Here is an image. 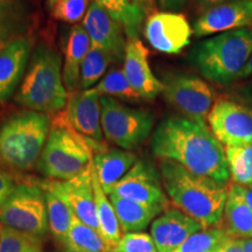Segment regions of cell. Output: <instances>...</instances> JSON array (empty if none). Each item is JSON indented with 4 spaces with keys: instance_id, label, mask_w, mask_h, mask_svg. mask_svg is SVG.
I'll return each instance as SVG.
<instances>
[{
    "instance_id": "cell-5",
    "label": "cell",
    "mask_w": 252,
    "mask_h": 252,
    "mask_svg": "<svg viewBox=\"0 0 252 252\" xmlns=\"http://www.w3.org/2000/svg\"><path fill=\"white\" fill-rule=\"evenodd\" d=\"M48 115L23 111L0 125V165L15 172L32 171L37 165L48 138Z\"/></svg>"
},
{
    "instance_id": "cell-20",
    "label": "cell",
    "mask_w": 252,
    "mask_h": 252,
    "mask_svg": "<svg viewBox=\"0 0 252 252\" xmlns=\"http://www.w3.org/2000/svg\"><path fill=\"white\" fill-rule=\"evenodd\" d=\"M109 198L115 208L122 234L143 232L160 214L167 209L162 206L140 203L116 195H109Z\"/></svg>"
},
{
    "instance_id": "cell-28",
    "label": "cell",
    "mask_w": 252,
    "mask_h": 252,
    "mask_svg": "<svg viewBox=\"0 0 252 252\" xmlns=\"http://www.w3.org/2000/svg\"><path fill=\"white\" fill-rule=\"evenodd\" d=\"M46 194L47 210H48L49 232L55 238V241L61 245H64L65 238L70 229L74 213L64 201L61 200L53 191L43 188Z\"/></svg>"
},
{
    "instance_id": "cell-44",
    "label": "cell",
    "mask_w": 252,
    "mask_h": 252,
    "mask_svg": "<svg viewBox=\"0 0 252 252\" xmlns=\"http://www.w3.org/2000/svg\"><path fill=\"white\" fill-rule=\"evenodd\" d=\"M59 1H61V0H47L46 1V5H47V8L50 9L52 11V8L54 7V6L58 4Z\"/></svg>"
},
{
    "instance_id": "cell-10",
    "label": "cell",
    "mask_w": 252,
    "mask_h": 252,
    "mask_svg": "<svg viewBox=\"0 0 252 252\" xmlns=\"http://www.w3.org/2000/svg\"><path fill=\"white\" fill-rule=\"evenodd\" d=\"M60 113L72 130L89 141L94 154L108 150L100 122V96L94 89L69 94L67 106Z\"/></svg>"
},
{
    "instance_id": "cell-13",
    "label": "cell",
    "mask_w": 252,
    "mask_h": 252,
    "mask_svg": "<svg viewBox=\"0 0 252 252\" xmlns=\"http://www.w3.org/2000/svg\"><path fill=\"white\" fill-rule=\"evenodd\" d=\"M193 30L184 14L171 11L154 12L145 23L144 34L149 43L163 54H179L190 43Z\"/></svg>"
},
{
    "instance_id": "cell-8",
    "label": "cell",
    "mask_w": 252,
    "mask_h": 252,
    "mask_svg": "<svg viewBox=\"0 0 252 252\" xmlns=\"http://www.w3.org/2000/svg\"><path fill=\"white\" fill-rule=\"evenodd\" d=\"M100 122L104 138L122 150L132 151L150 137L154 116L150 111L128 108L113 97H100Z\"/></svg>"
},
{
    "instance_id": "cell-34",
    "label": "cell",
    "mask_w": 252,
    "mask_h": 252,
    "mask_svg": "<svg viewBox=\"0 0 252 252\" xmlns=\"http://www.w3.org/2000/svg\"><path fill=\"white\" fill-rule=\"evenodd\" d=\"M90 0H61L52 8V17L67 24H77L86 17Z\"/></svg>"
},
{
    "instance_id": "cell-18",
    "label": "cell",
    "mask_w": 252,
    "mask_h": 252,
    "mask_svg": "<svg viewBox=\"0 0 252 252\" xmlns=\"http://www.w3.org/2000/svg\"><path fill=\"white\" fill-rule=\"evenodd\" d=\"M203 226L178 208H167L151 223V236L158 252H173Z\"/></svg>"
},
{
    "instance_id": "cell-2",
    "label": "cell",
    "mask_w": 252,
    "mask_h": 252,
    "mask_svg": "<svg viewBox=\"0 0 252 252\" xmlns=\"http://www.w3.org/2000/svg\"><path fill=\"white\" fill-rule=\"evenodd\" d=\"M166 195L175 208L196 220L203 229L222 225L228 182L194 174L172 160H159Z\"/></svg>"
},
{
    "instance_id": "cell-26",
    "label": "cell",
    "mask_w": 252,
    "mask_h": 252,
    "mask_svg": "<svg viewBox=\"0 0 252 252\" xmlns=\"http://www.w3.org/2000/svg\"><path fill=\"white\" fill-rule=\"evenodd\" d=\"M124 28L127 39L138 37L146 13L138 0H94Z\"/></svg>"
},
{
    "instance_id": "cell-31",
    "label": "cell",
    "mask_w": 252,
    "mask_h": 252,
    "mask_svg": "<svg viewBox=\"0 0 252 252\" xmlns=\"http://www.w3.org/2000/svg\"><path fill=\"white\" fill-rule=\"evenodd\" d=\"M230 236L222 226L203 229L191 235L173 252H212L219 249Z\"/></svg>"
},
{
    "instance_id": "cell-22",
    "label": "cell",
    "mask_w": 252,
    "mask_h": 252,
    "mask_svg": "<svg viewBox=\"0 0 252 252\" xmlns=\"http://www.w3.org/2000/svg\"><path fill=\"white\" fill-rule=\"evenodd\" d=\"M90 48L91 41L84 27L82 25H75L69 33L62 69L63 82L68 94L77 91L82 63Z\"/></svg>"
},
{
    "instance_id": "cell-14",
    "label": "cell",
    "mask_w": 252,
    "mask_h": 252,
    "mask_svg": "<svg viewBox=\"0 0 252 252\" xmlns=\"http://www.w3.org/2000/svg\"><path fill=\"white\" fill-rule=\"evenodd\" d=\"M91 165L83 173L69 180H47L40 182V186L64 201L78 220L99 231Z\"/></svg>"
},
{
    "instance_id": "cell-33",
    "label": "cell",
    "mask_w": 252,
    "mask_h": 252,
    "mask_svg": "<svg viewBox=\"0 0 252 252\" xmlns=\"http://www.w3.org/2000/svg\"><path fill=\"white\" fill-rule=\"evenodd\" d=\"M42 242V239L2 225L0 252H47Z\"/></svg>"
},
{
    "instance_id": "cell-12",
    "label": "cell",
    "mask_w": 252,
    "mask_h": 252,
    "mask_svg": "<svg viewBox=\"0 0 252 252\" xmlns=\"http://www.w3.org/2000/svg\"><path fill=\"white\" fill-rule=\"evenodd\" d=\"M106 194L168 208V198L163 189L160 172L145 159H138L130 171L112 186Z\"/></svg>"
},
{
    "instance_id": "cell-4",
    "label": "cell",
    "mask_w": 252,
    "mask_h": 252,
    "mask_svg": "<svg viewBox=\"0 0 252 252\" xmlns=\"http://www.w3.org/2000/svg\"><path fill=\"white\" fill-rule=\"evenodd\" d=\"M252 54V27L224 32L198 42L189 61L204 78L228 86L237 81Z\"/></svg>"
},
{
    "instance_id": "cell-16",
    "label": "cell",
    "mask_w": 252,
    "mask_h": 252,
    "mask_svg": "<svg viewBox=\"0 0 252 252\" xmlns=\"http://www.w3.org/2000/svg\"><path fill=\"white\" fill-rule=\"evenodd\" d=\"M82 26L89 35L91 46L106 52L116 61L124 60L127 43L124 28L97 2L91 1Z\"/></svg>"
},
{
    "instance_id": "cell-38",
    "label": "cell",
    "mask_w": 252,
    "mask_h": 252,
    "mask_svg": "<svg viewBox=\"0 0 252 252\" xmlns=\"http://www.w3.org/2000/svg\"><path fill=\"white\" fill-rule=\"evenodd\" d=\"M219 252H243L241 245L238 243V239L234 237H228L226 241L220 245Z\"/></svg>"
},
{
    "instance_id": "cell-49",
    "label": "cell",
    "mask_w": 252,
    "mask_h": 252,
    "mask_svg": "<svg viewBox=\"0 0 252 252\" xmlns=\"http://www.w3.org/2000/svg\"><path fill=\"white\" fill-rule=\"evenodd\" d=\"M220 249V248H219ZM219 249H216V250H214V251H212V252H219Z\"/></svg>"
},
{
    "instance_id": "cell-48",
    "label": "cell",
    "mask_w": 252,
    "mask_h": 252,
    "mask_svg": "<svg viewBox=\"0 0 252 252\" xmlns=\"http://www.w3.org/2000/svg\"><path fill=\"white\" fill-rule=\"evenodd\" d=\"M62 252H72V251H70V250H67V249L63 248V251H62Z\"/></svg>"
},
{
    "instance_id": "cell-3",
    "label": "cell",
    "mask_w": 252,
    "mask_h": 252,
    "mask_svg": "<svg viewBox=\"0 0 252 252\" xmlns=\"http://www.w3.org/2000/svg\"><path fill=\"white\" fill-rule=\"evenodd\" d=\"M62 69L58 52L47 46L37 47L32 55L15 102L32 111L48 116L63 111L69 94L63 82Z\"/></svg>"
},
{
    "instance_id": "cell-40",
    "label": "cell",
    "mask_w": 252,
    "mask_h": 252,
    "mask_svg": "<svg viewBox=\"0 0 252 252\" xmlns=\"http://www.w3.org/2000/svg\"><path fill=\"white\" fill-rule=\"evenodd\" d=\"M252 78V54L250 56V59H249V61L247 64H245V67L243 70L241 71V74L238 75V78L237 81L239 80H247V78Z\"/></svg>"
},
{
    "instance_id": "cell-17",
    "label": "cell",
    "mask_w": 252,
    "mask_h": 252,
    "mask_svg": "<svg viewBox=\"0 0 252 252\" xmlns=\"http://www.w3.org/2000/svg\"><path fill=\"white\" fill-rule=\"evenodd\" d=\"M123 71L140 99L151 100L162 94V82L154 76L150 67L149 52L139 36L127 39Z\"/></svg>"
},
{
    "instance_id": "cell-32",
    "label": "cell",
    "mask_w": 252,
    "mask_h": 252,
    "mask_svg": "<svg viewBox=\"0 0 252 252\" xmlns=\"http://www.w3.org/2000/svg\"><path fill=\"white\" fill-rule=\"evenodd\" d=\"M93 89L97 94L102 96L109 97H119L128 100H138L140 97L135 94V91L132 89L131 84L128 83L124 71L116 69L109 74H106L102 80L98 82L97 86H94Z\"/></svg>"
},
{
    "instance_id": "cell-43",
    "label": "cell",
    "mask_w": 252,
    "mask_h": 252,
    "mask_svg": "<svg viewBox=\"0 0 252 252\" xmlns=\"http://www.w3.org/2000/svg\"><path fill=\"white\" fill-rule=\"evenodd\" d=\"M223 1H226V0H197L200 7L203 9H206L208 7H212V6L220 4V2H223Z\"/></svg>"
},
{
    "instance_id": "cell-41",
    "label": "cell",
    "mask_w": 252,
    "mask_h": 252,
    "mask_svg": "<svg viewBox=\"0 0 252 252\" xmlns=\"http://www.w3.org/2000/svg\"><path fill=\"white\" fill-rule=\"evenodd\" d=\"M242 194H243V197L245 202L248 203V206L252 209V186L251 187H245V186H241Z\"/></svg>"
},
{
    "instance_id": "cell-23",
    "label": "cell",
    "mask_w": 252,
    "mask_h": 252,
    "mask_svg": "<svg viewBox=\"0 0 252 252\" xmlns=\"http://www.w3.org/2000/svg\"><path fill=\"white\" fill-rule=\"evenodd\" d=\"M220 226L230 237L252 238V209L245 202L239 185L229 187Z\"/></svg>"
},
{
    "instance_id": "cell-9",
    "label": "cell",
    "mask_w": 252,
    "mask_h": 252,
    "mask_svg": "<svg viewBox=\"0 0 252 252\" xmlns=\"http://www.w3.org/2000/svg\"><path fill=\"white\" fill-rule=\"evenodd\" d=\"M162 96L182 116L206 124L213 106L215 91L206 81L193 74L171 72L162 80Z\"/></svg>"
},
{
    "instance_id": "cell-21",
    "label": "cell",
    "mask_w": 252,
    "mask_h": 252,
    "mask_svg": "<svg viewBox=\"0 0 252 252\" xmlns=\"http://www.w3.org/2000/svg\"><path fill=\"white\" fill-rule=\"evenodd\" d=\"M138 158L132 151L111 149L94 156V168L104 191H108L133 167Z\"/></svg>"
},
{
    "instance_id": "cell-25",
    "label": "cell",
    "mask_w": 252,
    "mask_h": 252,
    "mask_svg": "<svg viewBox=\"0 0 252 252\" xmlns=\"http://www.w3.org/2000/svg\"><path fill=\"white\" fill-rule=\"evenodd\" d=\"M91 178H93L97 219H98L99 223V232L112 250V248L118 243L123 235L121 226H119L117 215H116L115 208H113L111 201H110L109 195L104 191V189L99 184L98 178H97L96 172H94V163L91 165Z\"/></svg>"
},
{
    "instance_id": "cell-45",
    "label": "cell",
    "mask_w": 252,
    "mask_h": 252,
    "mask_svg": "<svg viewBox=\"0 0 252 252\" xmlns=\"http://www.w3.org/2000/svg\"><path fill=\"white\" fill-rule=\"evenodd\" d=\"M243 93L244 94H252V84H249L243 89Z\"/></svg>"
},
{
    "instance_id": "cell-39",
    "label": "cell",
    "mask_w": 252,
    "mask_h": 252,
    "mask_svg": "<svg viewBox=\"0 0 252 252\" xmlns=\"http://www.w3.org/2000/svg\"><path fill=\"white\" fill-rule=\"evenodd\" d=\"M138 2H139V5L143 7L146 15H151L153 14L154 12H157V0H138Z\"/></svg>"
},
{
    "instance_id": "cell-1",
    "label": "cell",
    "mask_w": 252,
    "mask_h": 252,
    "mask_svg": "<svg viewBox=\"0 0 252 252\" xmlns=\"http://www.w3.org/2000/svg\"><path fill=\"white\" fill-rule=\"evenodd\" d=\"M151 151L159 160H172L194 174L228 182L225 150L206 124L182 115L167 116L158 124Z\"/></svg>"
},
{
    "instance_id": "cell-30",
    "label": "cell",
    "mask_w": 252,
    "mask_h": 252,
    "mask_svg": "<svg viewBox=\"0 0 252 252\" xmlns=\"http://www.w3.org/2000/svg\"><path fill=\"white\" fill-rule=\"evenodd\" d=\"M229 172L235 185L252 186V145L225 147Z\"/></svg>"
},
{
    "instance_id": "cell-24",
    "label": "cell",
    "mask_w": 252,
    "mask_h": 252,
    "mask_svg": "<svg viewBox=\"0 0 252 252\" xmlns=\"http://www.w3.org/2000/svg\"><path fill=\"white\" fill-rule=\"evenodd\" d=\"M30 27V13L21 0H0V50L24 37Z\"/></svg>"
},
{
    "instance_id": "cell-27",
    "label": "cell",
    "mask_w": 252,
    "mask_h": 252,
    "mask_svg": "<svg viewBox=\"0 0 252 252\" xmlns=\"http://www.w3.org/2000/svg\"><path fill=\"white\" fill-rule=\"evenodd\" d=\"M63 248L72 252H111L100 232L87 225L75 215Z\"/></svg>"
},
{
    "instance_id": "cell-42",
    "label": "cell",
    "mask_w": 252,
    "mask_h": 252,
    "mask_svg": "<svg viewBox=\"0 0 252 252\" xmlns=\"http://www.w3.org/2000/svg\"><path fill=\"white\" fill-rule=\"evenodd\" d=\"M243 252H252V238H237Z\"/></svg>"
},
{
    "instance_id": "cell-15",
    "label": "cell",
    "mask_w": 252,
    "mask_h": 252,
    "mask_svg": "<svg viewBox=\"0 0 252 252\" xmlns=\"http://www.w3.org/2000/svg\"><path fill=\"white\" fill-rule=\"evenodd\" d=\"M252 27V0H226L203 9L194 23L197 37Z\"/></svg>"
},
{
    "instance_id": "cell-46",
    "label": "cell",
    "mask_w": 252,
    "mask_h": 252,
    "mask_svg": "<svg viewBox=\"0 0 252 252\" xmlns=\"http://www.w3.org/2000/svg\"><path fill=\"white\" fill-rule=\"evenodd\" d=\"M244 96H245V98L249 100V102H250V103L252 102V94H244Z\"/></svg>"
},
{
    "instance_id": "cell-37",
    "label": "cell",
    "mask_w": 252,
    "mask_h": 252,
    "mask_svg": "<svg viewBox=\"0 0 252 252\" xmlns=\"http://www.w3.org/2000/svg\"><path fill=\"white\" fill-rule=\"evenodd\" d=\"M187 0H157L158 7L162 11L176 12L184 7Z\"/></svg>"
},
{
    "instance_id": "cell-36",
    "label": "cell",
    "mask_w": 252,
    "mask_h": 252,
    "mask_svg": "<svg viewBox=\"0 0 252 252\" xmlns=\"http://www.w3.org/2000/svg\"><path fill=\"white\" fill-rule=\"evenodd\" d=\"M17 185L13 176L0 168V206L9 197Z\"/></svg>"
},
{
    "instance_id": "cell-35",
    "label": "cell",
    "mask_w": 252,
    "mask_h": 252,
    "mask_svg": "<svg viewBox=\"0 0 252 252\" xmlns=\"http://www.w3.org/2000/svg\"><path fill=\"white\" fill-rule=\"evenodd\" d=\"M111 252H158L152 236L146 232L123 234Z\"/></svg>"
},
{
    "instance_id": "cell-29",
    "label": "cell",
    "mask_w": 252,
    "mask_h": 252,
    "mask_svg": "<svg viewBox=\"0 0 252 252\" xmlns=\"http://www.w3.org/2000/svg\"><path fill=\"white\" fill-rule=\"evenodd\" d=\"M112 62H116V60L111 55L102 49L91 46L82 63L78 88L81 90L93 89V87L98 84L99 80Z\"/></svg>"
},
{
    "instance_id": "cell-6",
    "label": "cell",
    "mask_w": 252,
    "mask_h": 252,
    "mask_svg": "<svg viewBox=\"0 0 252 252\" xmlns=\"http://www.w3.org/2000/svg\"><path fill=\"white\" fill-rule=\"evenodd\" d=\"M94 160L89 141L72 130L61 113L53 119L36 168L48 180H69L88 169Z\"/></svg>"
},
{
    "instance_id": "cell-7",
    "label": "cell",
    "mask_w": 252,
    "mask_h": 252,
    "mask_svg": "<svg viewBox=\"0 0 252 252\" xmlns=\"http://www.w3.org/2000/svg\"><path fill=\"white\" fill-rule=\"evenodd\" d=\"M0 222L43 241L49 232V224L46 194L40 184H18L0 206Z\"/></svg>"
},
{
    "instance_id": "cell-19",
    "label": "cell",
    "mask_w": 252,
    "mask_h": 252,
    "mask_svg": "<svg viewBox=\"0 0 252 252\" xmlns=\"http://www.w3.org/2000/svg\"><path fill=\"white\" fill-rule=\"evenodd\" d=\"M33 41L24 36L0 50V103H4L17 89L30 61Z\"/></svg>"
},
{
    "instance_id": "cell-11",
    "label": "cell",
    "mask_w": 252,
    "mask_h": 252,
    "mask_svg": "<svg viewBox=\"0 0 252 252\" xmlns=\"http://www.w3.org/2000/svg\"><path fill=\"white\" fill-rule=\"evenodd\" d=\"M208 123L220 144L225 147L252 145V108L231 99L215 103Z\"/></svg>"
},
{
    "instance_id": "cell-47",
    "label": "cell",
    "mask_w": 252,
    "mask_h": 252,
    "mask_svg": "<svg viewBox=\"0 0 252 252\" xmlns=\"http://www.w3.org/2000/svg\"><path fill=\"white\" fill-rule=\"evenodd\" d=\"M1 228H2V224L1 222H0V242H1Z\"/></svg>"
}]
</instances>
